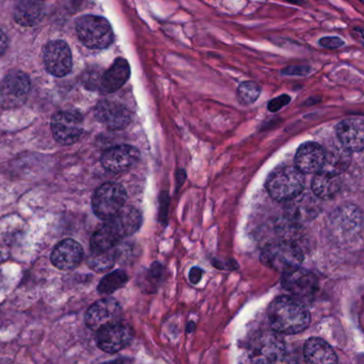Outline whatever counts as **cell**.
<instances>
[{"instance_id":"obj_3","label":"cell","mask_w":364,"mask_h":364,"mask_svg":"<svg viewBox=\"0 0 364 364\" xmlns=\"http://www.w3.org/2000/svg\"><path fill=\"white\" fill-rule=\"evenodd\" d=\"M305 188V177L295 166L276 168L267 181V188L272 198L289 201L301 194Z\"/></svg>"},{"instance_id":"obj_34","label":"cell","mask_w":364,"mask_h":364,"mask_svg":"<svg viewBox=\"0 0 364 364\" xmlns=\"http://www.w3.org/2000/svg\"><path fill=\"white\" fill-rule=\"evenodd\" d=\"M277 364H299V361L294 358V357L291 356L290 354L287 355L282 360H280Z\"/></svg>"},{"instance_id":"obj_2","label":"cell","mask_w":364,"mask_h":364,"mask_svg":"<svg viewBox=\"0 0 364 364\" xmlns=\"http://www.w3.org/2000/svg\"><path fill=\"white\" fill-rule=\"evenodd\" d=\"M269 325L276 333L296 335L310 324V314L304 301L293 296H280L269 306Z\"/></svg>"},{"instance_id":"obj_13","label":"cell","mask_w":364,"mask_h":364,"mask_svg":"<svg viewBox=\"0 0 364 364\" xmlns=\"http://www.w3.org/2000/svg\"><path fill=\"white\" fill-rule=\"evenodd\" d=\"M287 218L293 223H307L314 220L322 210L321 199L314 192H303L291 200L286 201Z\"/></svg>"},{"instance_id":"obj_21","label":"cell","mask_w":364,"mask_h":364,"mask_svg":"<svg viewBox=\"0 0 364 364\" xmlns=\"http://www.w3.org/2000/svg\"><path fill=\"white\" fill-rule=\"evenodd\" d=\"M130 66L127 60L117 58L114 63L102 74L100 90L105 93H114L119 91L130 77Z\"/></svg>"},{"instance_id":"obj_4","label":"cell","mask_w":364,"mask_h":364,"mask_svg":"<svg viewBox=\"0 0 364 364\" xmlns=\"http://www.w3.org/2000/svg\"><path fill=\"white\" fill-rule=\"evenodd\" d=\"M79 40L91 49H105L114 40L112 27L105 17L85 15L76 21Z\"/></svg>"},{"instance_id":"obj_8","label":"cell","mask_w":364,"mask_h":364,"mask_svg":"<svg viewBox=\"0 0 364 364\" xmlns=\"http://www.w3.org/2000/svg\"><path fill=\"white\" fill-rule=\"evenodd\" d=\"M288 354L284 340L274 333H260L250 344L252 364H277Z\"/></svg>"},{"instance_id":"obj_6","label":"cell","mask_w":364,"mask_h":364,"mask_svg":"<svg viewBox=\"0 0 364 364\" xmlns=\"http://www.w3.org/2000/svg\"><path fill=\"white\" fill-rule=\"evenodd\" d=\"M363 213L356 205L346 203L338 207L329 218V230L340 242L354 239L363 228Z\"/></svg>"},{"instance_id":"obj_20","label":"cell","mask_w":364,"mask_h":364,"mask_svg":"<svg viewBox=\"0 0 364 364\" xmlns=\"http://www.w3.org/2000/svg\"><path fill=\"white\" fill-rule=\"evenodd\" d=\"M339 142L350 153L364 149V119H348L337 127Z\"/></svg>"},{"instance_id":"obj_23","label":"cell","mask_w":364,"mask_h":364,"mask_svg":"<svg viewBox=\"0 0 364 364\" xmlns=\"http://www.w3.org/2000/svg\"><path fill=\"white\" fill-rule=\"evenodd\" d=\"M43 0H17L14 9L15 21L25 27L38 25L44 17Z\"/></svg>"},{"instance_id":"obj_7","label":"cell","mask_w":364,"mask_h":364,"mask_svg":"<svg viewBox=\"0 0 364 364\" xmlns=\"http://www.w3.org/2000/svg\"><path fill=\"white\" fill-rule=\"evenodd\" d=\"M126 199L127 193L122 184L107 182L94 193L92 208L98 218L107 220L123 209Z\"/></svg>"},{"instance_id":"obj_9","label":"cell","mask_w":364,"mask_h":364,"mask_svg":"<svg viewBox=\"0 0 364 364\" xmlns=\"http://www.w3.org/2000/svg\"><path fill=\"white\" fill-rule=\"evenodd\" d=\"M29 77L23 72L9 73L0 83V104L4 108H16L23 106L29 95Z\"/></svg>"},{"instance_id":"obj_27","label":"cell","mask_w":364,"mask_h":364,"mask_svg":"<svg viewBox=\"0 0 364 364\" xmlns=\"http://www.w3.org/2000/svg\"><path fill=\"white\" fill-rule=\"evenodd\" d=\"M127 282V274L122 269H117L102 278L100 286H98V292L102 294H111L119 289L123 288Z\"/></svg>"},{"instance_id":"obj_33","label":"cell","mask_w":364,"mask_h":364,"mask_svg":"<svg viewBox=\"0 0 364 364\" xmlns=\"http://www.w3.org/2000/svg\"><path fill=\"white\" fill-rule=\"evenodd\" d=\"M6 45H8V38L2 30H0V55L6 50Z\"/></svg>"},{"instance_id":"obj_14","label":"cell","mask_w":364,"mask_h":364,"mask_svg":"<svg viewBox=\"0 0 364 364\" xmlns=\"http://www.w3.org/2000/svg\"><path fill=\"white\" fill-rule=\"evenodd\" d=\"M43 60L47 72L53 76L64 77L72 70V53L63 41L48 43L43 53Z\"/></svg>"},{"instance_id":"obj_30","label":"cell","mask_w":364,"mask_h":364,"mask_svg":"<svg viewBox=\"0 0 364 364\" xmlns=\"http://www.w3.org/2000/svg\"><path fill=\"white\" fill-rule=\"evenodd\" d=\"M311 72V68L308 66H291L282 70L284 75H299V76H306Z\"/></svg>"},{"instance_id":"obj_37","label":"cell","mask_w":364,"mask_h":364,"mask_svg":"<svg viewBox=\"0 0 364 364\" xmlns=\"http://www.w3.org/2000/svg\"><path fill=\"white\" fill-rule=\"evenodd\" d=\"M2 260H4V258H2L1 252H0V263L2 262Z\"/></svg>"},{"instance_id":"obj_22","label":"cell","mask_w":364,"mask_h":364,"mask_svg":"<svg viewBox=\"0 0 364 364\" xmlns=\"http://www.w3.org/2000/svg\"><path fill=\"white\" fill-rule=\"evenodd\" d=\"M304 356L307 364H339L333 348L320 338H310L306 342Z\"/></svg>"},{"instance_id":"obj_19","label":"cell","mask_w":364,"mask_h":364,"mask_svg":"<svg viewBox=\"0 0 364 364\" xmlns=\"http://www.w3.org/2000/svg\"><path fill=\"white\" fill-rule=\"evenodd\" d=\"M82 259V246L72 239L60 242L50 255L51 263L57 269H63V271H68L78 267Z\"/></svg>"},{"instance_id":"obj_16","label":"cell","mask_w":364,"mask_h":364,"mask_svg":"<svg viewBox=\"0 0 364 364\" xmlns=\"http://www.w3.org/2000/svg\"><path fill=\"white\" fill-rule=\"evenodd\" d=\"M140 160V151L130 145H119L102 155V164L107 171L122 173L134 168Z\"/></svg>"},{"instance_id":"obj_31","label":"cell","mask_w":364,"mask_h":364,"mask_svg":"<svg viewBox=\"0 0 364 364\" xmlns=\"http://www.w3.org/2000/svg\"><path fill=\"white\" fill-rule=\"evenodd\" d=\"M290 102V97L287 95L280 96V97L276 98V100H272L269 105V109L273 112L279 110L282 107L286 106L287 104Z\"/></svg>"},{"instance_id":"obj_35","label":"cell","mask_w":364,"mask_h":364,"mask_svg":"<svg viewBox=\"0 0 364 364\" xmlns=\"http://www.w3.org/2000/svg\"><path fill=\"white\" fill-rule=\"evenodd\" d=\"M102 364H125L123 360H113L109 361V363H102Z\"/></svg>"},{"instance_id":"obj_18","label":"cell","mask_w":364,"mask_h":364,"mask_svg":"<svg viewBox=\"0 0 364 364\" xmlns=\"http://www.w3.org/2000/svg\"><path fill=\"white\" fill-rule=\"evenodd\" d=\"M324 162V147L316 142H307L297 151L295 168L303 174H316L322 171Z\"/></svg>"},{"instance_id":"obj_1","label":"cell","mask_w":364,"mask_h":364,"mask_svg":"<svg viewBox=\"0 0 364 364\" xmlns=\"http://www.w3.org/2000/svg\"><path fill=\"white\" fill-rule=\"evenodd\" d=\"M142 225V216L134 208H123L106 220L92 235L91 252H102L117 247V244L136 233Z\"/></svg>"},{"instance_id":"obj_36","label":"cell","mask_w":364,"mask_h":364,"mask_svg":"<svg viewBox=\"0 0 364 364\" xmlns=\"http://www.w3.org/2000/svg\"><path fill=\"white\" fill-rule=\"evenodd\" d=\"M287 1L291 2V4H301V0H287Z\"/></svg>"},{"instance_id":"obj_26","label":"cell","mask_w":364,"mask_h":364,"mask_svg":"<svg viewBox=\"0 0 364 364\" xmlns=\"http://www.w3.org/2000/svg\"><path fill=\"white\" fill-rule=\"evenodd\" d=\"M117 252L115 248L110 250H102V252H91L87 264L98 273L109 271L114 265L117 260Z\"/></svg>"},{"instance_id":"obj_32","label":"cell","mask_w":364,"mask_h":364,"mask_svg":"<svg viewBox=\"0 0 364 364\" xmlns=\"http://www.w3.org/2000/svg\"><path fill=\"white\" fill-rule=\"evenodd\" d=\"M201 275H203V271L199 267H193L190 272V280L192 284H198L199 280L201 279Z\"/></svg>"},{"instance_id":"obj_11","label":"cell","mask_w":364,"mask_h":364,"mask_svg":"<svg viewBox=\"0 0 364 364\" xmlns=\"http://www.w3.org/2000/svg\"><path fill=\"white\" fill-rule=\"evenodd\" d=\"M51 132L59 144H74L82 134V119L80 115L70 111L55 113L51 119Z\"/></svg>"},{"instance_id":"obj_25","label":"cell","mask_w":364,"mask_h":364,"mask_svg":"<svg viewBox=\"0 0 364 364\" xmlns=\"http://www.w3.org/2000/svg\"><path fill=\"white\" fill-rule=\"evenodd\" d=\"M341 188V178L337 175L321 171L316 173L312 181V192L320 199H328L336 196Z\"/></svg>"},{"instance_id":"obj_28","label":"cell","mask_w":364,"mask_h":364,"mask_svg":"<svg viewBox=\"0 0 364 364\" xmlns=\"http://www.w3.org/2000/svg\"><path fill=\"white\" fill-rule=\"evenodd\" d=\"M260 92V87L256 82L246 81L240 85L237 89V100L243 105L254 104L258 100Z\"/></svg>"},{"instance_id":"obj_12","label":"cell","mask_w":364,"mask_h":364,"mask_svg":"<svg viewBox=\"0 0 364 364\" xmlns=\"http://www.w3.org/2000/svg\"><path fill=\"white\" fill-rule=\"evenodd\" d=\"M96 339L100 350L108 354H114L129 346L134 339V331L129 325L119 321L100 328Z\"/></svg>"},{"instance_id":"obj_29","label":"cell","mask_w":364,"mask_h":364,"mask_svg":"<svg viewBox=\"0 0 364 364\" xmlns=\"http://www.w3.org/2000/svg\"><path fill=\"white\" fill-rule=\"evenodd\" d=\"M321 46L325 48L336 49L344 46V41L337 36H325L320 40Z\"/></svg>"},{"instance_id":"obj_17","label":"cell","mask_w":364,"mask_h":364,"mask_svg":"<svg viewBox=\"0 0 364 364\" xmlns=\"http://www.w3.org/2000/svg\"><path fill=\"white\" fill-rule=\"evenodd\" d=\"M96 119L107 127L121 130L132 121V113L123 105L111 100H102L95 108Z\"/></svg>"},{"instance_id":"obj_5","label":"cell","mask_w":364,"mask_h":364,"mask_svg":"<svg viewBox=\"0 0 364 364\" xmlns=\"http://www.w3.org/2000/svg\"><path fill=\"white\" fill-rule=\"evenodd\" d=\"M304 254L297 244L293 242H279L271 244L263 250L261 262L275 271L286 273L301 267Z\"/></svg>"},{"instance_id":"obj_24","label":"cell","mask_w":364,"mask_h":364,"mask_svg":"<svg viewBox=\"0 0 364 364\" xmlns=\"http://www.w3.org/2000/svg\"><path fill=\"white\" fill-rule=\"evenodd\" d=\"M325 149V162L322 171L329 174L341 176L342 173L348 170L350 164V151L343 145L333 143Z\"/></svg>"},{"instance_id":"obj_10","label":"cell","mask_w":364,"mask_h":364,"mask_svg":"<svg viewBox=\"0 0 364 364\" xmlns=\"http://www.w3.org/2000/svg\"><path fill=\"white\" fill-rule=\"evenodd\" d=\"M282 287L293 297L303 301L304 299H314L318 289V280L311 272L296 267L284 273Z\"/></svg>"},{"instance_id":"obj_15","label":"cell","mask_w":364,"mask_h":364,"mask_svg":"<svg viewBox=\"0 0 364 364\" xmlns=\"http://www.w3.org/2000/svg\"><path fill=\"white\" fill-rule=\"evenodd\" d=\"M121 318V305L113 299H105L96 301L85 314L87 326L94 331H98L102 327L119 322Z\"/></svg>"}]
</instances>
